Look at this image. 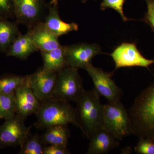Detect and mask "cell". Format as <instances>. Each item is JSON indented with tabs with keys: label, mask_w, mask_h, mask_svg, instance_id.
I'll list each match as a JSON object with an SVG mask.
<instances>
[{
	"label": "cell",
	"mask_w": 154,
	"mask_h": 154,
	"mask_svg": "<svg viewBox=\"0 0 154 154\" xmlns=\"http://www.w3.org/2000/svg\"><path fill=\"white\" fill-rule=\"evenodd\" d=\"M75 109L79 128L88 139L102 128L103 105L100 95L94 89L84 91L75 102Z\"/></svg>",
	"instance_id": "2"
},
{
	"label": "cell",
	"mask_w": 154,
	"mask_h": 154,
	"mask_svg": "<svg viewBox=\"0 0 154 154\" xmlns=\"http://www.w3.org/2000/svg\"><path fill=\"white\" fill-rule=\"evenodd\" d=\"M17 114L15 95L0 93V119H9Z\"/></svg>",
	"instance_id": "22"
},
{
	"label": "cell",
	"mask_w": 154,
	"mask_h": 154,
	"mask_svg": "<svg viewBox=\"0 0 154 154\" xmlns=\"http://www.w3.org/2000/svg\"><path fill=\"white\" fill-rule=\"evenodd\" d=\"M58 1V0H52L51 4V5H57Z\"/></svg>",
	"instance_id": "28"
},
{
	"label": "cell",
	"mask_w": 154,
	"mask_h": 154,
	"mask_svg": "<svg viewBox=\"0 0 154 154\" xmlns=\"http://www.w3.org/2000/svg\"><path fill=\"white\" fill-rule=\"evenodd\" d=\"M67 63L68 66L85 69L92 64L96 56L102 53L98 45L81 43L64 46Z\"/></svg>",
	"instance_id": "11"
},
{
	"label": "cell",
	"mask_w": 154,
	"mask_h": 154,
	"mask_svg": "<svg viewBox=\"0 0 154 154\" xmlns=\"http://www.w3.org/2000/svg\"><path fill=\"white\" fill-rule=\"evenodd\" d=\"M87 1V0H84V1H83V2H86Z\"/></svg>",
	"instance_id": "29"
},
{
	"label": "cell",
	"mask_w": 154,
	"mask_h": 154,
	"mask_svg": "<svg viewBox=\"0 0 154 154\" xmlns=\"http://www.w3.org/2000/svg\"><path fill=\"white\" fill-rule=\"evenodd\" d=\"M25 119L19 114L6 119L0 126V147L21 146L30 134L31 127L25 124Z\"/></svg>",
	"instance_id": "6"
},
{
	"label": "cell",
	"mask_w": 154,
	"mask_h": 154,
	"mask_svg": "<svg viewBox=\"0 0 154 154\" xmlns=\"http://www.w3.org/2000/svg\"><path fill=\"white\" fill-rule=\"evenodd\" d=\"M45 144L41 136L38 133L29 135L20 146V154H43Z\"/></svg>",
	"instance_id": "21"
},
{
	"label": "cell",
	"mask_w": 154,
	"mask_h": 154,
	"mask_svg": "<svg viewBox=\"0 0 154 154\" xmlns=\"http://www.w3.org/2000/svg\"><path fill=\"white\" fill-rule=\"evenodd\" d=\"M19 23L9 19H0V51L6 53L17 36L21 32Z\"/></svg>",
	"instance_id": "19"
},
{
	"label": "cell",
	"mask_w": 154,
	"mask_h": 154,
	"mask_svg": "<svg viewBox=\"0 0 154 154\" xmlns=\"http://www.w3.org/2000/svg\"><path fill=\"white\" fill-rule=\"evenodd\" d=\"M43 67L51 71L58 72L68 66L66 58L64 46L60 45L55 49L41 51Z\"/></svg>",
	"instance_id": "17"
},
{
	"label": "cell",
	"mask_w": 154,
	"mask_h": 154,
	"mask_svg": "<svg viewBox=\"0 0 154 154\" xmlns=\"http://www.w3.org/2000/svg\"><path fill=\"white\" fill-rule=\"evenodd\" d=\"M70 152L67 147L57 145H48L45 146L43 154H69Z\"/></svg>",
	"instance_id": "27"
},
{
	"label": "cell",
	"mask_w": 154,
	"mask_h": 154,
	"mask_svg": "<svg viewBox=\"0 0 154 154\" xmlns=\"http://www.w3.org/2000/svg\"><path fill=\"white\" fill-rule=\"evenodd\" d=\"M57 5L51 4L48 7L47 15L43 21L48 29L58 37L78 30L79 26L76 23H66L60 19Z\"/></svg>",
	"instance_id": "13"
},
{
	"label": "cell",
	"mask_w": 154,
	"mask_h": 154,
	"mask_svg": "<svg viewBox=\"0 0 154 154\" xmlns=\"http://www.w3.org/2000/svg\"><path fill=\"white\" fill-rule=\"evenodd\" d=\"M85 91L78 69L68 66L57 73L54 98L75 102Z\"/></svg>",
	"instance_id": "5"
},
{
	"label": "cell",
	"mask_w": 154,
	"mask_h": 154,
	"mask_svg": "<svg viewBox=\"0 0 154 154\" xmlns=\"http://www.w3.org/2000/svg\"><path fill=\"white\" fill-rule=\"evenodd\" d=\"M102 128L118 140L132 134L128 111L120 101L103 105Z\"/></svg>",
	"instance_id": "4"
},
{
	"label": "cell",
	"mask_w": 154,
	"mask_h": 154,
	"mask_svg": "<svg viewBox=\"0 0 154 154\" xmlns=\"http://www.w3.org/2000/svg\"><path fill=\"white\" fill-rule=\"evenodd\" d=\"M27 76L6 75L0 77V93L15 95L27 82Z\"/></svg>",
	"instance_id": "20"
},
{
	"label": "cell",
	"mask_w": 154,
	"mask_h": 154,
	"mask_svg": "<svg viewBox=\"0 0 154 154\" xmlns=\"http://www.w3.org/2000/svg\"><path fill=\"white\" fill-rule=\"evenodd\" d=\"M134 151L138 154H154V142L146 139H139Z\"/></svg>",
	"instance_id": "25"
},
{
	"label": "cell",
	"mask_w": 154,
	"mask_h": 154,
	"mask_svg": "<svg viewBox=\"0 0 154 154\" xmlns=\"http://www.w3.org/2000/svg\"><path fill=\"white\" fill-rule=\"evenodd\" d=\"M38 51H48L61 45L57 37L48 29L43 22H39L28 29Z\"/></svg>",
	"instance_id": "14"
},
{
	"label": "cell",
	"mask_w": 154,
	"mask_h": 154,
	"mask_svg": "<svg viewBox=\"0 0 154 154\" xmlns=\"http://www.w3.org/2000/svg\"><path fill=\"white\" fill-rule=\"evenodd\" d=\"M110 55L116 69L132 67L148 68L154 63V60L146 58L141 54L136 43L123 42L116 48Z\"/></svg>",
	"instance_id": "8"
},
{
	"label": "cell",
	"mask_w": 154,
	"mask_h": 154,
	"mask_svg": "<svg viewBox=\"0 0 154 154\" xmlns=\"http://www.w3.org/2000/svg\"><path fill=\"white\" fill-rule=\"evenodd\" d=\"M13 0H0V19H14Z\"/></svg>",
	"instance_id": "24"
},
{
	"label": "cell",
	"mask_w": 154,
	"mask_h": 154,
	"mask_svg": "<svg viewBox=\"0 0 154 154\" xmlns=\"http://www.w3.org/2000/svg\"><path fill=\"white\" fill-rule=\"evenodd\" d=\"M57 73L44 67L27 75V82L39 102H45L54 98Z\"/></svg>",
	"instance_id": "9"
},
{
	"label": "cell",
	"mask_w": 154,
	"mask_h": 154,
	"mask_svg": "<svg viewBox=\"0 0 154 154\" xmlns=\"http://www.w3.org/2000/svg\"><path fill=\"white\" fill-rule=\"evenodd\" d=\"M70 135L68 125H59L48 128L41 136L45 145H57L67 147Z\"/></svg>",
	"instance_id": "18"
},
{
	"label": "cell",
	"mask_w": 154,
	"mask_h": 154,
	"mask_svg": "<svg viewBox=\"0 0 154 154\" xmlns=\"http://www.w3.org/2000/svg\"><path fill=\"white\" fill-rule=\"evenodd\" d=\"M147 5V11L142 19L150 27L154 33V0H145Z\"/></svg>",
	"instance_id": "26"
},
{
	"label": "cell",
	"mask_w": 154,
	"mask_h": 154,
	"mask_svg": "<svg viewBox=\"0 0 154 154\" xmlns=\"http://www.w3.org/2000/svg\"><path fill=\"white\" fill-rule=\"evenodd\" d=\"M15 96L17 114L25 119L29 116L37 113L41 102L31 90L27 80L26 82L16 91Z\"/></svg>",
	"instance_id": "12"
},
{
	"label": "cell",
	"mask_w": 154,
	"mask_h": 154,
	"mask_svg": "<svg viewBox=\"0 0 154 154\" xmlns=\"http://www.w3.org/2000/svg\"><path fill=\"white\" fill-rule=\"evenodd\" d=\"M125 0H102L101 4L102 11L107 8H111L118 12L124 22L130 20L125 15L123 11V6Z\"/></svg>",
	"instance_id": "23"
},
{
	"label": "cell",
	"mask_w": 154,
	"mask_h": 154,
	"mask_svg": "<svg viewBox=\"0 0 154 154\" xmlns=\"http://www.w3.org/2000/svg\"><path fill=\"white\" fill-rule=\"evenodd\" d=\"M128 112L132 134L154 142V82L137 97Z\"/></svg>",
	"instance_id": "1"
},
{
	"label": "cell",
	"mask_w": 154,
	"mask_h": 154,
	"mask_svg": "<svg viewBox=\"0 0 154 154\" xmlns=\"http://www.w3.org/2000/svg\"><path fill=\"white\" fill-rule=\"evenodd\" d=\"M85 70L92 79L95 90L100 96L107 99V102L120 101L122 91L112 79V73L106 72L92 64Z\"/></svg>",
	"instance_id": "10"
},
{
	"label": "cell",
	"mask_w": 154,
	"mask_h": 154,
	"mask_svg": "<svg viewBox=\"0 0 154 154\" xmlns=\"http://www.w3.org/2000/svg\"><path fill=\"white\" fill-rule=\"evenodd\" d=\"M30 31L25 34H20L14 39L6 52L8 57H13L21 60L27 59L33 53L38 51Z\"/></svg>",
	"instance_id": "16"
},
{
	"label": "cell",
	"mask_w": 154,
	"mask_h": 154,
	"mask_svg": "<svg viewBox=\"0 0 154 154\" xmlns=\"http://www.w3.org/2000/svg\"><path fill=\"white\" fill-rule=\"evenodd\" d=\"M89 140L87 154H107L119 145L118 140L103 128L95 133Z\"/></svg>",
	"instance_id": "15"
},
{
	"label": "cell",
	"mask_w": 154,
	"mask_h": 154,
	"mask_svg": "<svg viewBox=\"0 0 154 154\" xmlns=\"http://www.w3.org/2000/svg\"><path fill=\"white\" fill-rule=\"evenodd\" d=\"M36 116L35 126L40 129L50 127L73 124L79 128L75 112L69 102L52 98L41 103Z\"/></svg>",
	"instance_id": "3"
},
{
	"label": "cell",
	"mask_w": 154,
	"mask_h": 154,
	"mask_svg": "<svg viewBox=\"0 0 154 154\" xmlns=\"http://www.w3.org/2000/svg\"><path fill=\"white\" fill-rule=\"evenodd\" d=\"M16 22L28 29L43 22L45 6L42 0H13Z\"/></svg>",
	"instance_id": "7"
}]
</instances>
